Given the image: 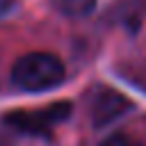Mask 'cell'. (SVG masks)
I'll return each mask as SVG.
<instances>
[{
    "instance_id": "6da1fadb",
    "label": "cell",
    "mask_w": 146,
    "mask_h": 146,
    "mask_svg": "<svg viewBox=\"0 0 146 146\" xmlns=\"http://www.w3.org/2000/svg\"><path fill=\"white\" fill-rule=\"evenodd\" d=\"M66 75L64 62L52 52H27L18 57L11 66V82L23 91H48L62 84Z\"/></svg>"
},
{
    "instance_id": "3957f363",
    "label": "cell",
    "mask_w": 146,
    "mask_h": 146,
    "mask_svg": "<svg viewBox=\"0 0 146 146\" xmlns=\"http://www.w3.org/2000/svg\"><path fill=\"white\" fill-rule=\"evenodd\" d=\"M132 107V103L119 94L116 89H110V87H98L91 96V121L96 128H103L112 121H116L121 114H125L128 110Z\"/></svg>"
},
{
    "instance_id": "277c9868",
    "label": "cell",
    "mask_w": 146,
    "mask_h": 146,
    "mask_svg": "<svg viewBox=\"0 0 146 146\" xmlns=\"http://www.w3.org/2000/svg\"><path fill=\"white\" fill-rule=\"evenodd\" d=\"M50 5L68 18H84L96 9V0H50Z\"/></svg>"
},
{
    "instance_id": "5b68a950",
    "label": "cell",
    "mask_w": 146,
    "mask_h": 146,
    "mask_svg": "<svg viewBox=\"0 0 146 146\" xmlns=\"http://www.w3.org/2000/svg\"><path fill=\"white\" fill-rule=\"evenodd\" d=\"M100 146H144V144H139L137 139H132V137H128V135H112V137H107Z\"/></svg>"
},
{
    "instance_id": "8992f818",
    "label": "cell",
    "mask_w": 146,
    "mask_h": 146,
    "mask_svg": "<svg viewBox=\"0 0 146 146\" xmlns=\"http://www.w3.org/2000/svg\"><path fill=\"white\" fill-rule=\"evenodd\" d=\"M14 7H16V0H0V18L9 16L14 11Z\"/></svg>"
},
{
    "instance_id": "7a4b0ae2",
    "label": "cell",
    "mask_w": 146,
    "mask_h": 146,
    "mask_svg": "<svg viewBox=\"0 0 146 146\" xmlns=\"http://www.w3.org/2000/svg\"><path fill=\"white\" fill-rule=\"evenodd\" d=\"M71 114V103H52L41 110H18L5 116V123L27 135H46L55 123H62Z\"/></svg>"
}]
</instances>
